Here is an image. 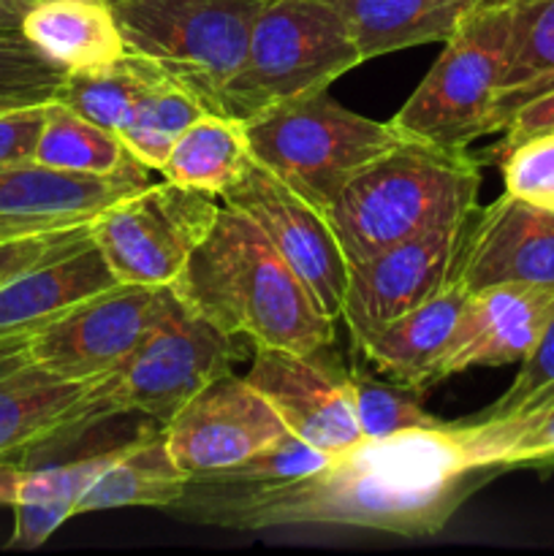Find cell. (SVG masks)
<instances>
[{
  "instance_id": "1",
  "label": "cell",
  "mask_w": 554,
  "mask_h": 556,
  "mask_svg": "<svg viewBox=\"0 0 554 556\" xmlns=\"http://www.w3.org/2000/svg\"><path fill=\"white\" fill-rule=\"evenodd\" d=\"M462 424L362 438L331 454L320 470L277 483L234 510L223 527L261 532L286 525H335L435 535L456 514L478 476Z\"/></svg>"
},
{
  "instance_id": "2",
  "label": "cell",
  "mask_w": 554,
  "mask_h": 556,
  "mask_svg": "<svg viewBox=\"0 0 554 556\" xmlns=\"http://www.w3.org/2000/svg\"><path fill=\"white\" fill-rule=\"evenodd\" d=\"M174 293L231 337L253 348L320 353L335 324L259 226L223 204L215 226L190 253Z\"/></svg>"
},
{
  "instance_id": "3",
  "label": "cell",
  "mask_w": 554,
  "mask_h": 556,
  "mask_svg": "<svg viewBox=\"0 0 554 556\" xmlns=\"http://www.w3.org/2000/svg\"><path fill=\"white\" fill-rule=\"evenodd\" d=\"M481 166L459 147L402 139L358 168L324 210L348 264L476 212Z\"/></svg>"
},
{
  "instance_id": "4",
  "label": "cell",
  "mask_w": 554,
  "mask_h": 556,
  "mask_svg": "<svg viewBox=\"0 0 554 556\" xmlns=\"http://www.w3.org/2000/svg\"><path fill=\"white\" fill-rule=\"evenodd\" d=\"M362 63L351 22L331 0H266L217 112L250 123L293 98L329 90Z\"/></svg>"
},
{
  "instance_id": "5",
  "label": "cell",
  "mask_w": 554,
  "mask_h": 556,
  "mask_svg": "<svg viewBox=\"0 0 554 556\" xmlns=\"http://www.w3.org/2000/svg\"><path fill=\"white\" fill-rule=\"evenodd\" d=\"M244 125L253 161L320 212L358 168L405 139L391 119L351 112L326 90L280 103Z\"/></svg>"
},
{
  "instance_id": "6",
  "label": "cell",
  "mask_w": 554,
  "mask_h": 556,
  "mask_svg": "<svg viewBox=\"0 0 554 556\" xmlns=\"http://www.w3.org/2000/svg\"><path fill=\"white\" fill-rule=\"evenodd\" d=\"M266 0H117L128 54L150 60L217 112L228 79L248 52Z\"/></svg>"
},
{
  "instance_id": "7",
  "label": "cell",
  "mask_w": 554,
  "mask_h": 556,
  "mask_svg": "<svg viewBox=\"0 0 554 556\" xmlns=\"http://www.w3.org/2000/svg\"><path fill=\"white\" fill-rule=\"evenodd\" d=\"M511 9L467 22L411 92L391 125L405 139L467 150L492 134V109L508 63Z\"/></svg>"
},
{
  "instance_id": "8",
  "label": "cell",
  "mask_w": 554,
  "mask_h": 556,
  "mask_svg": "<svg viewBox=\"0 0 554 556\" xmlns=\"http://www.w3.org/2000/svg\"><path fill=\"white\" fill-rule=\"evenodd\" d=\"M221 206L217 195L163 179L109 206L90 233L119 282L166 288L182 275Z\"/></svg>"
},
{
  "instance_id": "9",
  "label": "cell",
  "mask_w": 554,
  "mask_h": 556,
  "mask_svg": "<svg viewBox=\"0 0 554 556\" xmlns=\"http://www.w3.org/2000/svg\"><path fill=\"white\" fill-rule=\"evenodd\" d=\"M239 342L242 337L217 329L168 286L152 326L117 369L125 413H144L163 427L206 383L231 372L242 356Z\"/></svg>"
},
{
  "instance_id": "10",
  "label": "cell",
  "mask_w": 554,
  "mask_h": 556,
  "mask_svg": "<svg viewBox=\"0 0 554 556\" xmlns=\"http://www.w3.org/2000/svg\"><path fill=\"white\" fill-rule=\"evenodd\" d=\"M221 204L244 212L291 266L293 275L307 286L318 307L331 320H340L348 258L318 206L255 161L231 188L223 190Z\"/></svg>"
},
{
  "instance_id": "11",
  "label": "cell",
  "mask_w": 554,
  "mask_h": 556,
  "mask_svg": "<svg viewBox=\"0 0 554 556\" xmlns=\"http://www.w3.org/2000/svg\"><path fill=\"white\" fill-rule=\"evenodd\" d=\"M166 288L117 282L85 299L33 331L27 342L30 362L65 380H96L117 372L155 320Z\"/></svg>"
},
{
  "instance_id": "12",
  "label": "cell",
  "mask_w": 554,
  "mask_h": 556,
  "mask_svg": "<svg viewBox=\"0 0 554 556\" xmlns=\"http://www.w3.org/2000/svg\"><path fill=\"white\" fill-rule=\"evenodd\" d=\"M123 413L117 372L65 380L27 364L0 378V459L33 462Z\"/></svg>"
},
{
  "instance_id": "13",
  "label": "cell",
  "mask_w": 554,
  "mask_h": 556,
  "mask_svg": "<svg viewBox=\"0 0 554 556\" xmlns=\"http://www.w3.org/2000/svg\"><path fill=\"white\" fill-rule=\"evenodd\" d=\"M467 220L470 217L348 264L340 318L351 331L353 345H367L386 326L432 299L451 280Z\"/></svg>"
},
{
  "instance_id": "14",
  "label": "cell",
  "mask_w": 554,
  "mask_h": 556,
  "mask_svg": "<svg viewBox=\"0 0 554 556\" xmlns=\"http://www.w3.org/2000/svg\"><path fill=\"white\" fill-rule=\"evenodd\" d=\"M286 434L291 432L269 402L234 369L206 383L163 424L168 451L190 478L242 465Z\"/></svg>"
},
{
  "instance_id": "15",
  "label": "cell",
  "mask_w": 554,
  "mask_h": 556,
  "mask_svg": "<svg viewBox=\"0 0 554 556\" xmlns=\"http://www.w3.org/2000/svg\"><path fill=\"white\" fill-rule=\"evenodd\" d=\"M320 353L253 348L248 380L302 443L340 454L364 438L353 410L351 380L318 362Z\"/></svg>"
},
{
  "instance_id": "16",
  "label": "cell",
  "mask_w": 554,
  "mask_h": 556,
  "mask_svg": "<svg viewBox=\"0 0 554 556\" xmlns=\"http://www.w3.org/2000/svg\"><path fill=\"white\" fill-rule=\"evenodd\" d=\"M451 277L470 293L505 282H554V212L511 193L473 212Z\"/></svg>"
},
{
  "instance_id": "17",
  "label": "cell",
  "mask_w": 554,
  "mask_h": 556,
  "mask_svg": "<svg viewBox=\"0 0 554 556\" xmlns=\"http://www.w3.org/2000/svg\"><path fill=\"white\" fill-rule=\"evenodd\" d=\"M141 177H85L36 161L0 168V242L92 226L109 206L150 185Z\"/></svg>"
},
{
  "instance_id": "18",
  "label": "cell",
  "mask_w": 554,
  "mask_h": 556,
  "mask_svg": "<svg viewBox=\"0 0 554 556\" xmlns=\"http://www.w3.org/2000/svg\"><path fill=\"white\" fill-rule=\"evenodd\" d=\"M552 315L554 282H505L470 293L440 364V378L445 380L473 367H505L521 362Z\"/></svg>"
},
{
  "instance_id": "19",
  "label": "cell",
  "mask_w": 554,
  "mask_h": 556,
  "mask_svg": "<svg viewBox=\"0 0 554 556\" xmlns=\"http://www.w3.org/2000/svg\"><path fill=\"white\" fill-rule=\"evenodd\" d=\"M117 282L92 233H87L0 286V340L33 334Z\"/></svg>"
},
{
  "instance_id": "20",
  "label": "cell",
  "mask_w": 554,
  "mask_h": 556,
  "mask_svg": "<svg viewBox=\"0 0 554 556\" xmlns=\"http://www.w3.org/2000/svg\"><path fill=\"white\" fill-rule=\"evenodd\" d=\"M467 296L470 291L451 277L432 299L396 318L367 345L358 348L367 367L383 380L416 391L418 396L427 394L435 383L443 380L440 364L459 326Z\"/></svg>"
},
{
  "instance_id": "21",
  "label": "cell",
  "mask_w": 554,
  "mask_h": 556,
  "mask_svg": "<svg viewBox=\"0 0 554 556\" xmlns=\"http://www.w3.org/2000/svg\"><path fill=\"white\" fill-rule=\"evenodd\" d=\"M351 22L364 60L421 43H443L467 22L521 0H331Z\"/></svg>"
},
{
  "instance_id": "22",
  "label": "cell",
  "mask_w": 554,
  "mask_h": 556,
  "mask_svg": "<svg viewBox=\"0 0 554 556\" xmlns=\"http://www.w3.org/2000/svg\"><path fill=\"white\" fill-rule=\"evenodd\" d=\"M22 36L65 74L128 54L109 0H38L27 5Z\"/></svg>"
},
{
  "instance_id": "23",
  "label": "cell",
  "mask_w": 554,
  "mask_h": 556,
  "mask_svg": "<svg viewBox=\"0 0 554 556\" xmlns=\"http://www.w3.org/2000/svg\"><path fill=\"white\" fill-rule=\"evenodd\" d=\"M190 476L168 451L163 429L123 445L106 470L87 486L74 514L114 508H172L185 494Z\"/></svg>"
},
{
  "instance_id": "24",
  "label": "cell",
  "mask_w": 554,
  "mask_h": 556,
  "mask_svg": "<svg viewBox=\"0 0 554 556\" xmlns=\"http://www.w3.org/2000/svg\"><path fill=\"white\" fill-rule=\"evenodd\" d=\"M253 163L248 125L221 112H204L179 134L163 161L161 174L179 188L201 190L221 199Z\"/></svg>"
},
{
  "instance_id": "25",
  "label": "cell",
  "mask_w": 554,
  "mask_h": 556,
  "mask_svg": "<svg viewBox=\"0 0 554 556\" xmlns=\"http://www.w3.org/2000/svg\"><path fill=\"white\" fill-rule=\"evenodd\" d=\"M36 163L58 172L85 177H141L150 179V168L141 166L125 141L112 130L90 123L58 98L47 103L41 134L36 144Z\"/></svg>"
},
{
  "instance_id": "26",
  "label": "cell",
  "mask_w": 554,
  "mask_h": 556,
  "mask_svg": "<svg viewBox=\"0 0 554 556\" xmlns=\"http://www.w3.org/2000/svg\"><path fill=\"white\" fill-rule=\"evenodd\" d=\"M549 87H554V0H521L511 9L508 63L494 96L492 134Z\"/></svg>"
},
{
  "instance_id": "27",
  "label": "cell",
  "mask_w": 554,
  "mask_h": 556,
  "mask_svg": "<svg viewBox=\"0 0 554 556\" xmlns=\"http://www.w3.org/2000/svg\"><path fill=\"white\" fill-rule=\"evenodd\" d=\"M161 76L163 71L155 68L150 60L125 54L109 65L65 74L54 98L90 123L119 136L134 117L144 92Z\"/></svg>"
},
{
  "instance_id": "28",
  "label": "cell",
  "mask_w": 554,
  "mask_h": 556,
  "mask_svg": "<svg viewBox=\"0 0 554 556\" xmlns=\"http://www.w3.org/2000/svg\"><path fill=\"white\" fill-rule=\"evenodd\" d=\"M204 112H212V109H206V103L196 98L188 87L177 85V81L163 74L144 92L119 139L125 141L130 155L141 166H147L150 172H161L163 161L168 157L179 134Z\"/></svg>"
},
{
  "instance_id": "29",
  "label": "cell",
  "mask_w": 554,
  "mask_h": 556,
  "mask_svg": "<svg viewBox=\"0 0 554 556\" xmlns=\"http://www.w3.org/2000/svg\"><path fill=\"white\" fill-rule=\"evenodd\" d=\"M119 448L79 456L71 462H54V465H38V462L20 465V462L0 459V505L16 508V505L30 503H68L76 510L81 494L106 470Z\"/></svg>"
},
{
  "instance_id": "30",
  "label": "cell",
  "mask_w": 554,
  "mask_h": 556,
  "mask_svg": "<svg viewBox=\"0 0 554 556\" xmlns=\"http://www.w3.org/2000/svg\"><path fill=\"white\" fill-rule=\"evenodd\" d=\"M462 427L473 459L483 470H503L554 456V407L525 418H473Z\"/></svg>"
},
{
  "instance_id": "31",
  "label": "cell",
  "mask_w": 554,
  "mask_h": 556,
  "mask_svg": "<svg viewBox=\"0 0 554 556\" xmlns=\"http://www.w3.org/2000/svg\"><path fill=\"white\" fill-rule=\"evenodd\" d=\"M353 394V410H356L358 429L364 438H389V434L411 432V429L440 427V418L421 407V396L411 389L378 380L367 369V364H356L348 372Z\"/></svg>"
},
{
  "instance_id": "32",
  "label": "cell",
  "mask_w": 554,
  "mask_h": 556,
  "mask_svg": "<svg viewBox=\"0 0 554 556\" xmlns=\"http://www.w3.org/2000/svg\"><path fill=\"white\" fill-rule=\"evenodd\" d=\"M514 383L478 418H525L554 407V315L541 331L532 351L521 358Z\"/></svg>"
},
{
  "instance_id": "33",
  "label": "cell",
  "mask_w": 554,
  "mask_h": 556,
  "mask_svg": "<svg viewBox=\"0 0 554 556\" xmlns=\"http://www.w3.org/2000/svg\"><path fill=\"white\" fill-rule=\"evenodd\" d=\"M505 193L554 212V134L536 136L500 157Z\"/></svg>"
},
{
  "instance_id": "34",
  "label": "cell",
  "mask_w": 554,
  "mask_h": 556,
  "mask_svg": "<svg viewBox=\"0 0 554 556\" xmlns=\"http://www.w3.org/2000/svg\"><path fill=\"white\" fill-rule=\"evenodd\" d=\"M65 71L49 63L25 36L0 33V87H58Z\"/></svg>"
},
{
  "instance_id": "35",
  "label": "cell",
  "mask_w": 554,
  "mask_h": 556,
  "mask_svg": "<svg viewBox=\"0 0 554 556\" xmlns=\"http://www.w3.org/2000/svg\"><path fill=\"white\" fill-rule=\"evenodd\" d=\"M47 103H25V106L0 112V168L27 163L36 157L38 134H41Z\"/></svg>"
},
{
  "instance_id": "36",
  "label": "cell",
  "mask_w": 554,
  "mask_h": 556,
  "mask_svg": "<svg viewBox=\"0 0 554 556\" xmlns=\"http://www.w3.org/2000/svg\"><path fill=\"white\" fill-rule=\"evenodd\" d=\"M87 233H90V226L71 228V231L41 233V237L5 239V242H0V286L9 282L11 277L20 275V271H25L27 266L38 264V261L71 248L74 242L85 239Z\"/></svg>"
},
{
  "instance_id": "37",
  "label": "cell",
  "mask_w": 554,
  "mask_h": 556,
  "mask_svg": "<svg viewBox=\"0 0 554 556\" xmlns=\"http://www.w3.org/2000/svg\"><path fill=\"white\" fill-rule=\"evenodd\" d=\"M74 516L68 503H30L14 508V532L9 548H38L49 541L54 530Z\"/></svg>"
},
{
  "instance_id": "38",
  "label": "cell",
  "mask_w": 554,
  "mask_h": 556,
  "mask_svg": "<svg viewBox=\"0 0 554 556\" xmlns=\"http://www.w3.org/2000/svg\"><path fill=\"white\" fill-rule=\"evenodd\" d=\"M554 134V87H549L546 92H541L532 101L521 103L514 114L508 117L503 128V141L498 147V161L508 150H514L516 144L527 139H536V136Z\"/></svg>"
},
{
  "instance_id": "39",
  "label": "cell",
  "mask_w": 554,
  "mask_h": 556,
  "mask_svg": "<svg viewBox=\"0 0 554 556\" xmlns=\"http://www.w3.org/2000/svg\"><path fill=\"white\" fill-rule=\"evenodd\" d=\"M27 342H30V334L3 337V340H0V378H5V375L33 364L30 351H27Z\"/></svg>"
},
{
  "instance_id": "40",
  "label": "cell",
  "mask_w": 554,
  "mask_h": 556,
  "mask_svg": "<svg viewBox=\"0 0 554 556\" xmlns=\"http://www.w3.org/2000/svg\"><path fill=\"white\" fill-rule=\"evenodd\" d=\"M54 92H58V87H0V112L25 106V103L52 101Z\"/></svg>"
},
{
  "instance_id": "41",
  "label": "cell",
  "mask_w": 554,
  "mask_h": 556,
  "mask_svg": "<svg viewBox=\"0 0 554 556\" xmlns=\"http://www.w3.org/2000/svg\"><path fill=\"white\" fill-rule=\"evenodd\" d=\"M27 5L22 0H0V33L3 36H22V20Z\"/></svg>"
},
{
  "instance_id": "42",
  "label": "cell",
  "mask_w": 554,
  "mask_h": 556,
  "mask_svg": "<svg viewBox=\"0 0 554 556\" xmlns=\"http://www.w3.org/2000/svg\"><path fill=\"white\" fill-rule=\"evenodd\" d=\"M22 3H25V5H33V3H38V0H22Z\"/></svg>"
},
{
  "instance_id": "43",
  "label": "cell",
  "mask_w": 554,
  "mask_h": 556,
  "mask_svg": "<svg viewBox=\"0 0 554 556\" xmlns=\"http://www.w3.org/2000/svg\"><path fill=\"white\" fill-rule=\"evenodd\" d=\"M109 3H117V0H109Z\"/></svg>"
}]
</instances>
